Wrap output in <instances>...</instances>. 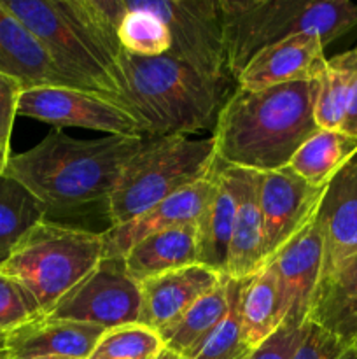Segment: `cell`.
Returning <instances> with one entry per match:
<instances>
[{
  "label": "cell",
  "mask_w": 357,
  "mask_h": 359,
  "mask_svg": "<svg viewBox=\"0 0 357 359\" xmlns=\"http://www.w3.org/2000/svg\"><path fill=\"white\" fill-rule=\"evenodd\" d=\"M245 280L230 279V304L224 318L191 359H247L254 349L245 342L241 330L240 294Z\"/></svg>",
  "instance_id": "obj_28"
},
{
  "label": "cell",
  "mask_w": 357,
  "mask_h": 359,
  "mask_svg": "<svg viewBox=\"0 0 357 359\" xmlns=\"http://www.w3.org/2000/svg\"><path fill=\"white\" fill-rule=\"evenodd\" d=\"M326 188H314L289 168L261 174L259 205L266 265L315 219Z\"/></svg>",
  "instance_id": "obj_11"
},
{
  "label": "cell",
  "mask_w": 357,
  "mask_h": 359,
  "mask_svg": "<svg viewBox=\"0 0 357 359\" xmlns=\"http://www.w3.org/2000/svg\"><path fill=\"white\" fill-rule=\"evenodd\" d=\"M356 344H357V340H356Z\"/></svg>",
  "instance_id": "obj_40"
},
{
  "label": "cell",
  "mask_w": 357,
  "mask_h": 359,
  "mask_svg": "<svg viewBox=\"0 0 357 359\" xmlns=\"http://www.w3.org/2000/svg\"><path fill=\"white\" fill-rule=\"evenodd\" d=\"M227 304H230V277L224 276L216 290L200 298L175 325L160 332L164 349L184 359H191L224 318Z\"/></svg>",
  "instance_id": "obj_24"
},
{
  "label": "cell",
  "mask_w": 357,
  "mask_h": 359,
  "mask_svg": "<svg viewBox=\"0 0 357 359\" xmlns=\"http://www.w3.org/2000/svg\"><path fill=\"white\" fill-rule=\"evenodd\" d=\"M307 321L335 333L340 339L357 340V252L318 284Z\"/></svg>",
  "instance_id": "obj_22"
},
{
  "label": "cell",
  "mask_w": 357,
  "mask_h": 359,
  "mask_svg": "<svg viewBox=\"0 0 357 359\" xmlns=\"http://www.w3.org/2000/svg\"><path fill=\"white\" fill-rule=\"evenodd\" d=\"M46 216L48 209L24 186L0 175V265L35 224L48 219Z\"/></svg>",
  "instance_id": "obj_26"
},
{
  "label": "cell",
  "mask_w": 357,
  "mask_h": 359,
  "mask_svg": "<svg viewBox=\"0 0 357 359\" xmlns=\"http://www.w3.org/2000/svg\"><path fill=\"white\" fill-rule=\"evenodd\" d=\"M122 107L146 130V139L189 137L214 128L230 79L210 77L167 53L154 58L121 53Z\"/></svg>",
  "instance_id": "obj_4"
},
{
  "label": "cell",
  "mask_w": 357,
  "mask_h": 359,
  "mask_svg": "<svg viewBox=\"0 0 357 359\" xmlns=\"http://www.w3.org/2000/svg\"><path fill=\"white\" fill-rule=\"evenodd\" d=\"M163 349L160 333L135 323L105 330L88 359H156Z\"/></svg>",
  "instance_id": "obj_29"
},
{
  "label": "cell",
  "mask_w": 357,
  "mask_h": 359,
  "mask_svg": "<svg viewBox=\"0 0 357 359\" xmlns=\"http://www.w3.org/2000/svg\"><path fill=\"white\" fill-rule=\"evenodd\" d=\"M217 193V174L214 165L210 175L202 181L161 200L147 212L119 226H108L104 235V256L125 258L126 252L146 237L174 228L198 226Z\"/></svg>",
  "instance_id": "obj_12"
},
{
  "label": "cell",
  "mask_w": 357,
  "mask_h": 359,
  "mask_svg": "<svg viewBox=\"0 0 357 359\" xmlns=\"http://www.w3.org/2000/svg\"><path fill=\"white\" fill-rule=\"evenodd\" d=\"M216 146L210 139L172 135L146 139L142 149L122 168L107 200L111 226H119L210 175Z\"/></svg>",
  "instance_id": "obj_6"
},
{
  "label": "cell",
  "mask_w": 357,
  "mask_h": 359,
  "mask_svg": "<svg viewBox=\"0 0 357 359\" xmlns=\"http://www.w3.org/2000/svg\"><path fill=\"white\" fill-rule=\"evenodd\" d=\"M315 91L317 81L259 91L237 86L214 126L217 163L259 174L286 168L298 147L318 130Z\"/></svg>",
  "instance_id": "obj_1"
},
{
  "label": "cell",
  "mask_w": 357,
  "mask_h": 359,
  "mask_svg": "<svg viewBox=\"0 0 357 359\" xmlns=\"http://www.w3.org/2000/svg\"><path fill=\"white\" fill-rule=\"evenodd\" d=\"M44 318L34 294L13 277L0 273V332L10 333Z\"/></svg>",
  "instance_id": "obj_30"
},
{
  "label": "cell",
  "mask_w": 357,
  "mask_h": 359,
  "mask_svg": "<svg viewBox=\"0 0 357 359\" xmlns=\"http://www.w3.org/2000/svg\"><path fill=\"white\" fill-rule=\"evenodd\" d=\"M223 277L203 265H192L142 280L139 325L158 333L170 328L200 298L216 290Z\"/></svg>",
  "instance_id": "obj_16"
},
{
  "label": "cell",
  "mask_w": 357,
  "mask_h": 359,
  "mask_svg": "<svg viewBox=\"0 0 357 359\" xmlns=\"http://www.w3.org/2000/svg\"><path fill=\"white\" fill-rule=\"evenodd\" d=\"M231 79L262 49L300 34L328 46L357 27L350 0H219Z\"/></svg>",
  "instance_id": "obj_5"
},
{
  "label": "cell",
  "mask_w": 357,
  "mask_h": 359,
  "mask_svg": "<svg viewBox=\"0 0 357 359\" xmlns=\"http://www.w3.org/2000/svg\"><path fill=\"white\" fill-rule=\"evenodd\" d=\"M293 359H357V344L307 321L301 326Z\"/></svg>",
  "instance_id": "obj_31"
},
{
  "label": "cell",
  "mask_w": 357,
  "mask_h": 359,
  "mask_svg": "<svg viewBox=\"0 0 357 359\" xmlns=\"http://www.w3.org/2000/svg\"><path fill=\"white\" fill-rule=\"evenodd\" d=\"M105 330L86 323L44 316L7 333L9 359H88Z\"/></svg>",
  "instance_id": "obj_18"
},
{
  "label": "cell",
  "mask_w": 357,
  "mask_h": 359,
  "mask_svg": "<svg viewBox=\"0 0 357 359\" xmlns=\"http://www.w3.org/2000/svg\"><path fill=\"white\" fill-rule=\"evenodd\" d=\"M0 351H7V333L0 332Z\"/></svg>",
  "instance_id": "obj_37"
},
{
  "label": "cell",
  "mask_w": 357,
  "mask_h": 359,
  "mask_svg": "<svg viewBox=\"0 0 357 359\" xmlns=\"http://www.w3.org/2000/svg\"><path fill=\"white\" fill-rule=\"evenodd\" d=\"M35 359H70V358H55V356H46V358H35Z\"/></svg>",
  "instance_id": "obj_39"
},
{
  "label": "cell",
  "mask_w": 357,
  "mask_h": 359,
  "mask_svg": "<svg viewBox=\"0 0 357 359\" xmlns=\"http://www.w3.org/2000/svg\"><path fill=\"white\" fill-rule=\"evenodd\" d=\"M104 258V235L44 219L13 249L0 273L23 284L48 316Z\"/></svg>",
  "instance_id": "obj_7"
},
{
  "label": "cell",
  "mask_w": 357,
  "mask_h": 359,
  "mask_svg": "<svg viewBox=\"0 0 357 359\" xmlns=\"http://www.w3.org/2000/svg\"><path fill=\"white\" fill-rule=\"evenodd\" d=\"M140 311V284L126 272L122 258L104 256L48 316L111 330L139 323Z\"/></svg>",
  "instance_id": "obj_9"
},
{
  "label": "cell",
  "mask_w": 357,
  "mask_h": 359,
  "mask_svg": "<svg viewBox=\"0 0 357 359\" xmlns=\"http://www.w3.org/2000/svg\"><path fill=\"white\" fill-rule=\"evenodd\" d=\"M321 39L314 34L293 35L259 51L234 77L238 88L266 90L290 83H312L328 65Z\"/></svg>",
  "instance_id": "obj_14"
},
{
  "label": "cell",
  "mask_w": 357,
  "mask_h": 359,
  "mask_svg": "<svg viewBox=\"0 0 357 359\" xmlns=\"http://www.w3.org/2000/svg\"><path fill=\"white\" fill-rule=\"evenodd\" d=\"M301 326L284 325L251 353L247 359H293L294 349L300 340Z\"/></svg>",
  "instance_id": "obj_33"
},
{
  "label": "cell",
  "mask_w": 357,
  "mask_h": 359,
  "mask_svg": "<svg viewBox=\"0 0 357 359\" xmlns=\"http://www.w3.org/2000/svg\"><path fill=\"white\" fill-rule=\"evenodd\" d=\"M156 14L172 37L168 55L210 77L231 79L219 0H132Z\"/></svg>",
  "instance_id": "obj_8"
},
{
  "label": "cell",
  "mask_w": 357,
  "mask_h": 359,
  "mask_svg": "<svg viewBox=\"0 0 357 359\" xmlns=\"http://www.w3.org/2000/svg\"><path fill=\"white\" fill-rule=\"evenodd\" d=\"M7 161H9V158H7L4 153H0V175H4V170H6Z\"/></svg>",
  "instance_id": "obj_36"
},
{
  "label": "cell",
  "mask_w": 357,
  "mask_h": 359,
  "mask_svg": "<svg viewBox=\"0 0 357 359\" xmlns=\"http://www.w3.org/2000/svg\"><path fill=\"white\" fill-rule=\"evenodd\" d=\"M356 154L357 139L340 130L318 128L298 147L287 168L314 188H328Z\"/></svg>",
  "instance_id": "obj_23"
},
{
  "label": "cell",
  "mask_w": 357,
  "mask_h": 359,
  "mask_svg": "<svg viewBox=\"0 0 357 359\" xmlns=\"http://www.w3.org/2000/svg\"><path fill=\"white\" fill-rule=\"evenodd\" d=\"M38 39L49 58L80 90L122 107L125 76L115 30L93 0H0Z\"/></svg>",
  "instance_id": "obj_3"
},
{
  "label": "cell",
  "mask_w": 357,
  "mask_h": 359,
  "mask_svg": "<svg viewBox=\"0 0 357 359\" xmlns=\"http://www.w3.org/2000/svg\"><path fill=\"white\" fill-rule=\"evenodd\" d=\"M354 83V55L350 51L328 58L317 79L314 119L321 130H342Z\"/></svg>",
  "instance_id": "obj_27"
},
{
  "label": "cell",
  "mask_w": 357,
  "mask_h": 359,
  "mask_svg": "<svg viewBox=\"0 0 357 359\" xmlns=\"http://www.w3.org/2000/svg\"><path fill=\"white\" fill-rule=\"evenodd\" d=\"M146 137L76 139L52 128L37 146L9 158L4 175L28 189L48 210L105 202Z\"/></svg>",
  "instance_id": "obj_2"
},
{
  "label": "cell",
  "mask_w": 357,
  "mask_h": 359,
  "mask_svg": "<svg viewBox=\"0 0 357 359\" xmlns=\"http://www.w3.org/2000/svg\"><path fill=\"white\" fill-rule=\"evenodd\" d=\"M0 359H9V354H7V351H0Z\"/></svg>",
  "instance_id": "obj_38"
},
{
  "label": "cell",
  "mask_w": 357,
  "mask_h": 359,
  "mask_svg": "<svg viewBox=\"0 0 357 359\" xmlns=\"http://www.w3.org/2000/svg\"><path fill=\"white\" fill-rule=\"evenodd\" d=\"M216 174L217 193L196 226L198 263L220 276H226L227 252L238 209V191L233 168L217 163L216 160Z\"/></svg>",
  "instance_id": "obj_20"
},
{
  "label": "cell",
  "mask_w": 357,
  "mask_h": 359,
  "mask_svg": "<svg viewBox=\"0 0 357 359\" xmlns=\"http://www.w3.org/2000/svg\"><path fill=\"white\" fill-rule=\"evenodd\" d=\"M126 272L136 280L150 279L172 270L200 265L196 226L160 231L136 242L122 258Z\"/></svg>",
  "instance_id": "obj_21"
},
{
  "label": "cell",
  "mask_w": 357,
  "mask_h": 359,
  "mask_svg": "<svg viewBox=\"0 0 357 359\" xmlns=\"http://www.w3.org/2000/svg\"><path fill=\"white\" fill-rule=\"evenodd\" d=\"M241 330L251 349H258L284 326L279 284L272 266H265L245 280L240 294Z\"/></svg>",
  "instance_id": "obj_25"
},
{
  "label": "cell",
  "mask_w": 357,
  "mask_h": 359,
  "mask_svg": "<svg viewBox=\"0 0 357 359\" xmlns=\"http://www.w3.org/2000/svg\"><path fill=\"white\" fill-rule=\"evenodd\" d=\"M18 116L48 123L58 130L74 126L108 137H146L142 123L125 107L111 98L76 88L23 90L18 100Z\"/></svg>",
  "instance_id": "obj_10"
},
{
  "label": "cell",
  "mask_w": 357,
  "mask_h": 359,
  "mask_svg": "<svg viewBox=\"0 0 357 359\" xmlns=\"http://www.w3.org/2000/svg\"><path fill=\"white\" fill-rule=\"evenodd\" d=\"M352 55H354V83H352V91H350V102H349V109H346L345 121H343V126L340 132L357 139V48L352 49Z\"/></svg>",
  "instance_id": "obj_34"
},
{
  "label": "cell",
  "mask_w": 357,
  "mask_h": 359,
  "mask_svg": "<svg viewBox=\"0 0 357 359\" xmlns=\"http://www.w3.org/2000/svg\"><path fill=\"white\" fill-rule=\"evenodd\" d=\"M315 219L324 242L322 284L357 252V154L328 184Z\"/></svg>",
  "instance_id": "obj_15"
},
{
  "label": "cell",
  "mask_w": 357,
  "mask_h": 359,
  "mask_svg": "<svg viewBox=\"0 0 357 359\" xmlns=\"http://www.w3.org/2000/svg\"><path fill=\"white\" fill-rule=\"evenodd\" d=\"M156 359H184V358H181L178 354H175V353H172V351L163 349L160 354H158Z\"/></svg>",
  "instance_id": "obj_35"
},
{
  "label": "cell",
  "mask_w": 357,
  "mask_h": 359,
  "mask_svg": "<svg viewBox=\"0 0 357 359\" xmlns=\"http://www.w3.org/2000/svg\"><path fill=\"white\" fill-rule=\"evenodd\" d=\"M322 263L324 242L317 219H314L266 265L275 272L284 325L303 326L307 323L321 283Z\"/></svg>",
  "instance_id": "obj_13"
},
{
  "label": "cell",
  "mask_w": 357,
  "mask_h": 359,
  "mask_svg": "<svg viewBox=\"0 0 357 359\" xmlns=\"http://www.w3.org/2000/svg\"><path fill=\"white\" fill-rule=\"evenodd\" d=\"M0 74L28 88H76L49 58L38 39L0 2Z\"/></svg>",
  "instance_id": "obj_17"
},
{
  "label": "cell",
  "mask_w": 357,
  "mask_h": 359,
  "mask_svg": "<svg viewBox=\"0 0 357 359\" xmlns=\"http://www.w3.org/2000/svg\"><path fill=\"white\" fill-rule=\"evenodd\" d=\"M233 168L238 191V209L227 252L226 277L234 280L251 279L266 266L265 231L259 205L261 174L245 168Z\"/></svg>",
  "instance_id": "obj_19"
},
{
  "label": "cell",
  "mask_w": 357,
  "mask_h": 359,
  "mask_svg": "<svg viewBox=\"0 0 357 359\" xmlns=\"http://www.w3.org/2000/svg\"><path fill=\"white\" fill-rule=\"evenodd\" d=\"M23 91L20 83L0 74V153L10 158V135L18 116V100Z\"/></svg>",
  "instance_id": "obj_32"
}]
</instances>
